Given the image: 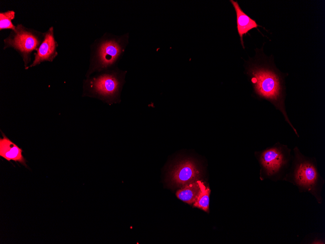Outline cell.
I'll return each mask as SVG.
<instances>
[{
  "instance_id": "30bf717a",
  "label": "cell",
  "mask_w": 325,
  "mask_h": 244,
  "mask_svg": "<svg viewBox=\"0 0 325 244\" xmlns=\"http://www.w3.org/2000/svg\"><path fill=\"white\" fill-rule=\"evenodd\" d=\"M236 14L237 30L239 36L241 45L244 49L243 36L246 35L251 30L260 26L256 21L247 15L241 8L238 2L230 0Z\"/></svg>"
},
{
  "instance_id": "8992f818",
  "label": "cell",
  "mask_w": 325,
  "mask_h": 244,
  "mask_svg": "<svg viewBox=\"0 0 325 244\" xmlns=\"http://www.w3.org/2000/svg\"><path fill=\"white\" fill-rule=\"evenodd\" d=\"M5 47H13L19 52L23 56L25 68L29 62L31 53L36 50L40 40L37 34L27 29L20 24L16 30L4 39Z\"/></svg>"
},
{
  "instance_id": "5b68a950",
  "label": "cell",
  "mask_w": 325,
  "mask_h": 244,
  "mask_svg": "<svg viewBox=\"0 0 325 244\" xmlns=\"http://www.w3.org/2000/svg\"><path fill=\"white\" fill-rule=\"evenodd\" d=\"M126 73L116 67L88 78L84 83L83 95L98 98L109 105L120 103Z\"/></svg>"
},
{
  "instance_id": "7a4b0ae2",
  "label": "cell",
  "mask_w": 325,
  "mask_h": 244,
  "mask_svg": "<svg viewBox=\"0 0 325 244\" xmlns=\"http://www.w3.org/2000/svg\"><path fill=\"white\" fill-rule=\"evenodd\" d=\"M284 181L295 186L300 193H309L318 204L323 203L325 180L319 171L316 159L306 156L297 146L293 149L291 164Z\"/></svg>"
},
{
  "instance_id": "6da1fadb",
  "label": "cell",
  "mask_w": 325,
  "mask_h": 244,
  "mask_svg": "<svg viewBox=\"0 0 325 244\" xmlns=\"http://www.w3.org/2000/svg\"><path fill=\"white\" fill-rule=\"evenodd\" d=\"M257 56L249 62L246 73L253 88L256 98L271 103L283 115L286 122L291 127L297 137L300 136L291 122L285 106L286 88L285 78L287 73L281 72L273 60L259 50Z\"/></svg>"
},
{
  "instance_id": "9c48e42d",
  "label": "cell",
  "mask_w": 325,
  "mask_h": 244,
  "mask_svg": "<svg viewBox=\"0 0 325 244\" xmlns=\"http://www.w3.org/2000/svg\"><path fill=\"white\" fill-rule=\"evenodd\" d=\"M1 132L3 137L0 138V156L9 162H18L27 168L26 161L22 155L23 150Z\"/></svg>"
},
{
  "instance_id": "277c9868",
  "label": "cell",
  "mask_w": 325,
  "mask_h": 244,
  "mask_svg": "<svg viewBox=\"0 0 325 244\" xmlns=\"http://www.w3.org/2000/svg\"><path fill=\"white\" fill-rule=\"evenodd\" d=\"M129 34L121 36L107 34L96 42L91 56L90 68L86 76L94 72L116 68L128 44Z\"/></svg>"
},
{
  "instance_id": "ba28073f",
  "label": "cell",
  "mask_w": 325,
  "mask_h": 244,
  "mask_svg": "<svg viewBox=\"0 0 325 244\" xmlns=\"http://www.w3.org/2000/svg\"><path fill=\"white\" fill-rule=\"evenodd\" d=\"M57 43L54 36L53 28L51 27L45 33L43 40L35 54L33 62L26 69L38 65L45 61H52L57 55Z\"/></svg>"
},
{
  "instance_id": "8fae6325",
  "label": "cell",
  "mask_w": 325,
  "mask_h": 244,
  "mask_svg": "<svg viewBox=\"0 0 325 244\" xmlns=\"http://www.w3.org/2000/svg\"><path fill=\"white\" fill-rule=\"evenodd\" d=\"M197 180L181 187V188L176 192L177 197L188 204L194 203L199 191V187Z\"/></svg>"
},
{
  "instance_id": "5bb4252c",
  "label": "cell",
  "mask_w": 325,
  "mask_h": 244,
  "mask_svg": "<svg viewBox=\"0 0 325 244\" xmlns=\"http://www.w3.org/2000/svg\"><path fill=\"white\" fill-rule=\"evenodd\" d=\"M302 244H325L324 235L320 232H313L306 235L301 242Z\"/></svg>"
},
{
  "instance_id": "7c38bea8",
  "label": "cell",
  "mask_w": 325,
  "mask_h": 244,
  "mask_svg": "<svg viewBox=\"0 0 325 244\" xmlns=\"http://www.w3.org/2000/svg\"><path fill=\"white\" fill-rule=\"evenodd\" d=\"M197 182L199 187V191L193 206L208 212L210 189L201 181L198 180Z\"/></svg>"
},
{
  "instance_id": "52a82bcc",
  "label": "cell",
  "mask_w": 325,
  "mask_h": 244,
  "mask_svg": "<svg viewBox=\"0 0 325 244\" xmlns=\"http://www.w3.org/2000/svg\"><path fill=\"white\" fill-rule=\"evenodd\" d=\"M200 175L201 170L196 162L186 158L178 160L171 166L167 178L170 185L182 187L198 180Z\"/></svg>"
},
{
  "instance_id": "3957f363",
  "label": "cell",
  "mask_w": 325,
  "mask_h": 244,
  "mask_svg": "<svg viewBox=\"0 0 325 244\" xmlns=\"http://www.w3.org/2000/svg\"><path fill=\"white\" fill-rule=\"evenodd\" d=\"M260 167L259 179L272 182L284 181L292 160L291 150L287 145L277 142L254 152Z\"/></svg>"
},
{
  "instance_id": "4fadbf2b",
  "label": "cell",
  "mask_w": 325,
  "mask_h": 244,
  "mask_svg": "<svg viewBox=\"0 0 325 244\" xmlns=\"http://www.w3.org/2000/svg\"><path fill=\"white\" fill-rule=\"evenodd\" d=\"M15 13L13 11H8L0 13V29H10L16 31V27L13 24L12 20L15 18Z\"/></svg>"
}]
</instances>
